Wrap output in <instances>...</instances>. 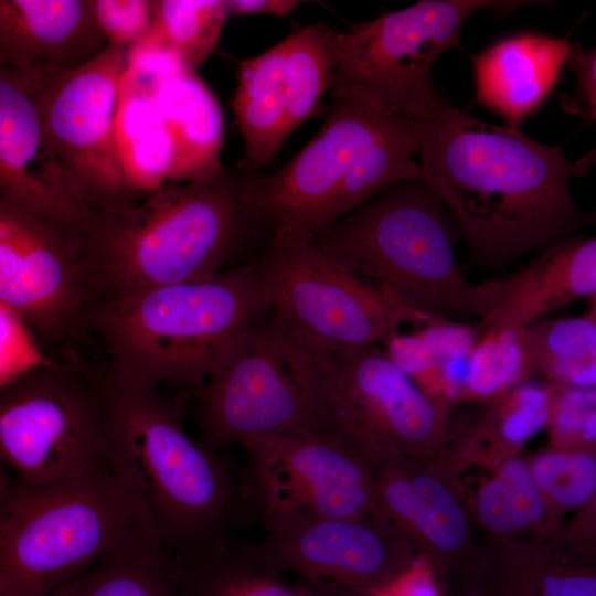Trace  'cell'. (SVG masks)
<instances>
[{"instance_id":"6da1fadb","label":"cell","mask_w":596,"mask_h":596,"mask_svg":"<svg viewBox=\"0 0 596 596\" xmlns=\"http://www.w3.org/2000/svg\"><path fill=\"white\" fill-rule=\"evenodd\" d=\"M421 180L434 192L477 267H499L592 221L571 195L570 179L595 155L576 161L519 128L472 117L448 100L422 124Z\"/></svg>"},{"instance_id":"7a4b0ae2","label":"cell","mask_w":596,"mask_h":596,"mask_svg":"<svg viewBox=\"0 0 596 596\" xmlns=\"http://www.w3.org/2000/svg\"><path fill=\"white\" fill-rule=\"evenodd\" d=\"M246 172L222 167L87 212L77 249L97 302L211 280L265 232L245 196Z\"/></svg>"},{"instance_id":"3957f363","label":"cell","mask_w":596,"mask_h":596,"mask_svg":"<svg viewBox=\"0 0 596 596\" xmlns=\"http://www.w3.org/2000/svg\"><path fill=\"white\" fill-rule=\"evenodd\" d=\"M320 130L281 169L246 172V201L270 243L309 241L386 189L421 179L422 124L364 91L329 88Z\"/></svg>"},{"instance_id":"277c9868","label":"cell","mask_w":596,"mask_h":596,"mask_svg":"<svg viewBox=\"0 0 596 596\" xmlns=\"http://www.w3.org/2000/svg\"><path fill=\"white\" fill-rule=\"evenodd\" d=\"M103 390L107 466L141 505L169 551L227 534L236 491L219 454L185 430L158 386L106 369Z\"/></svg>"},{"instance_id":"5b68a950","label":"cell","mask_w":596,"mask_h":596,"mask_svg":"<svg viewBox=\"0 0 596 596\" xmlns=\"http://www.w3.org/2000/svg\"><path fill=\"white\" fill-rule=\"evenodd\" d=\"M269 310L253 262L211 280L98 301L91 334L104 348L108 371L158 387L194 386L226 345Z\"/></svg>"},{"instance_id":"8992f818","label":"cell","mask_w":596,"mask_h":596,"mask_svg":"<svg viewBox=\"0 0 596 596\" xmlns=\"http://www.w3.org/2000/svg\"><path fill=\"white\" fill-rule=\"evenodd\" d=\"M450 214L421 180L397 183L309 241L337 267L390 289L404 304L465 322L488 311L485 283L464 274Z\"/></svg>"},{"instance_id":"52a82bcc","label":"cell","mask_w":596,"mask_h":596,"mask_svg":"<svg viewBox=\"0 0 596 596\" xmlns=\"http://www.w3.org/2000/svg\"><path fill=\"white\" fill-rule=\"evenodd\" d=\"M152 534L145 510L108 467L40 487L17 485L0 525V593L50 596Z\"/></svg>"},{"instance_id":"ba28073f","label":"cell","mask_w":596,"mask_h":596,"mask_svg":"<svg viewBox=\"0 0 596 596\" xmlns=\"http://www.w3.org/2000/svg\"><path fill=\"white\" fill-rule=\"evenodd\" d=\"M328 355L274 313L238 333L202 384L198 424L213 453L266 435L322 436Z\"/></svg>"},{"instance_id":"9c48e42d","label":"cell","mask_w":596,"mask_h":596,"mask_svg":"<svg viewBox=\"0 0 596 596\" xmlns=\"http://www.w3.org/2000/svg\"><path fill=\"white\" fill-rule=\"evenodd\" d=\"M0 461L22 487L108 467L100 374L51 358L0 386Z\"/></svg>"},{"instance_id":"30bf717a","label":"cell","mask_w":596,"mask_h":596,"mask_svg":"<svg viewBox=\"0 0 596 596\" xmlns=\"http://www.w3.org/2000/svg\"><path fill=\"white\" fill-rule=\"evenodd\" d=\"M530 1L422 0L374 20L336 32L330 87H356L421 124L447 100L434 86L432 70L449 49L460 47V31L480 10L501 15Z\"/></svg>"},{"instance_id":"8fae6325","label":"cell","mask_w":596,"mask_h":596,"mask_svg":"<svg viewBox=\"0 0 596 596\" xmlns=\"http://www.w3.org/2000/svg\"><path fill=\"white\" fill-rule=\"evenodd\" d=\"M322 436L369 466L438 440V406L386 355L379 343L328 355L320 400Z\"/></svg>"},{"instance_id":"7c38bea8","label":"cell","mask_w":596,"mask_h":596,"mask_svg":"<svg viewBox=\"0 0 596 596\" xmlns=\"http://www.w3.org/2000/svg\"><path fill=\"white\" fill-rule=\"evenodd\" d=\"M0 302L24 320L47 354L91 336L97 304L74 232L3 196Z\"/></svg>"},{"instance_id":"4fadbf2b","label":"cell","mask_w":596,"mask_h":596,"mask_svg":"<svg viewBox=\"0 0 596 596\" xmlns=\"http://www.w3.org/2000/svg\"><path fill=\"white\" fill-rule=\"evenodd\" d=\"M127 52L108 44L34 94L55 158L85 215L131 196L116 138Z\"/></svg>"},{"instance_id":"5bb4252c","label":"cell","mask_w":596,"mask_h":596,"mask_svg":"<svg viewBox=\"0 0 596 596\" xmlns=\"http://www.w3.org/2000/svg\"><path fill=\"white\" fill-rule=\"evenodd\" d=\"M254 264L273 313L322 353L380 343L387 329L380 286L331 264L310 241L270 243Z\"/></svg>"},{"instance_id":"9a60e30c","label":"cell","mask_w":596,"mask_h":596,"mask_svg":"<svg viewBox=\"0 0 596 596\" xmlns=\"http://www.w3.org/2000/svg\"><path fill=\"white\" fill-rule=\"evenodd\" d=\"M265 536L244 543L266 570L347 596H369L398 583L406 552L382 518L285 515L264 521Z\"/></svg>"},{"instance_id":"2e32d148","label":"cell","mask_w":596,"mask_h":596,"mask_svg":"<svg viewBox=\"0 0 596 596\" xmlns=\"http://www.w3.org/2000/svg\"><path fill=\"white\" fill-rule=\"evenodd\" d=\"M240 444L248 457V492L263 522L296 514L384 519L370 466L340 443L266 434Z\"/></svg>"},{"instance_id":"e0dca14e","label":"cell","mask_w":596,"mask_h":596,"mask_svg":"<svg viewBox=\"0 0 596 596\" xmlns=\"http://www.w3.org/2000/svg\"><path fill=\"white\" fill-rule=\"evenodd\" d=\"M107 45L89 0H0V68L35 92Z\"/></svg>"},{"instance_id":"ac0fdd59","label":"cell","mask_w":596,"mask_h":596,"mask_svg":"<svg viewBox=\"0 0 596 596\" xmlns=\"http://www.w3.org/2000/svg\"><path fill=\"white\" fill-rule=\"evenodd\" d=\"M35 93L0 68V196L74 232L84 213L50 145Z\"/></svg>"},{"instance_id":"d6986e66","label":"cell","mask_w":596,"mask_h":596,"mask_svg":"<svg viewBox=\"0 0 596 596\" xmlns=\"http://www.w3.org/2000/svg\"><path fill=\"white\" fill-rule=\"evenodd\" d=\"M488 311L478 328L522 329L596 295V240L570 236L544 246L519 270L485 280Z\"/></svg>"},{"instance_id":"ffe728a7","label":"cell","mask_w":596,"mask_h":596,"mask_svg":"<svg viewBox=\"0 0 596 596\" xmlns=\"http://www.w3.org/2000/svg\"><path fill=\"white\" fill-rule=\"evenodd\" d=\"M573 45L567 38L535 33L497 42L473 57L476 100L519 128L557 82Z\"/></svg>"},{"instance_id":"44dd1931","label":"cell","mask_w":596,"mask_h":596,"mask_svg":"<svg viewBox=\"0 0 596 596\" xmlns=\"http://www.w3.org/2000/svg\"><path fill=\"white\" fill-rule=\"evenodd\" d=\"M145 87L173 140L172 182L199 179L222 168V109L196 73L179 70Z\"/></svg>"},{"instance_id":"7402d4cb","label":"cell","mask_w":596,"mask_h":596,"mask_svg":"<svg viewBox=\"0 0 596 596\" xmlns=\"http://www.w3.org/2000/svg\"><path fill=\"white\" fill-rule=\"evenodd\" d=\"M169 555L182 596H345L302 578L286 581L227 534Z\"/></svg>"},{"instance_id":"603a6c76","label":"cell","mask_w":596,"mask_h":596,"mask_svg":"<svg viewBox=\"0 0 596 596\" xmlns=\"http://www.w3.org/2000/svg\"><path fill=\"white\" fill-rule=\"evenodd\" d=\"M244 151L236 168L258 172L291 135L288 125L283 42L240 63L232 100Z\"/></svg>"},{"instance_id":"cb8c5ba5","label":"cell","mask_w":596,"mask_h":596,"mask_svg":"<svg viewBox=\"0 0 596 596\" xmlns=\"http://www.w3.org/2000/svg\"><path fill=\"white\" fill-rule=\"evenodd\" d=\"M116 138L130 195L172 182L174 145L150 92L124 73Z\"/></svg>"},{"instance_id":"d4e9b609","label":"cell","mask_w":596,"mask_h":596,"mask_svg":"<svg viewBox=\"0 0 596 596\" xmlns=\"http://www.w3.org/2000/svg\"><path fill=\"white\" fill-rule=\"evenodd\" d=\"M380 466L375 486L386 522L414 528L444 552L460 549L467 539V523L450 491L433 477L407 476L397 458Z\"/></svg>"},{"instance_id":"484cf974","label":"cell","mask_w":596,"mask_h":596,"mask_svg":"<svg viewBox=\"0 0 596 596\" xmlns=\"http://www.w3.org/2000/svg\"><path fill=\"white\" fill-rule=\"evenodd\" d=\"M50 596H182L169 551L146 535L105 556Z\"/></svg>"},{"instance_id":"4316f807","label":"cell","mask_w":596,"mask_h":596,"mask_svg":"<svg viewBox=\"0 0 596 596\" xmlns=\"http://www.w3.org/2000/svg\"><path fill=\"white\" fill-rule=\"evenodd\" d=\"M523 332L532 372L558 385L595 387V305L583 316L543 318Z\"/></svg>"},{"instance_id":"83f0119b","label":"cell","mask_w":596,"mask_h":596,"mask_svg":"<svg viewBox=\"0 0 596 596\" xmlns=\"http://www.w3.org/2000/svg\"><path fill=\"white\" fill-rule=\"evenodd\" d=\"M228 17L225 0H156L150 29L132 47L170 52L195 72L216 49Z\"/></svg>"},{"instance_id":"f1b7e54d","label":"cell","mask_w":596,"mask_h":596,"mask_svg":"<svg viewBox=\"0 0 596 596\" xmlns=\"http://www.w3.org/2000/svg\"><path fill=\"white\" fill-rule=\"evenodd\" d=\"M336 32L320 22L295 31L281 41L290 132L320 109L333 73Z\"/></svg>"},{"instance_id":"f546056e","label":"cell","mask_w":596,"mask_h":596,"mask_svg":"<svg viewBox=\"0 0 596 596\" xmlns=\"http://www.w3.org/2000/svg\"><path fill=\"white\" fill-rule=\"evenodd\" d=\"M477 507L483 525L494 532L525 528L545 510L541 490L520 459L502 465L496 478L480 490Z\"/></svg>"},{"instance_id":"4dcf8cb0","label":"cell","mask_w":596,"mask_h":596,"mask_svg":"<svg viewBox=\"0 0 596 596\" xmlns=\"http://www.w3.org/2000/svg\"><path fill=\"white\" fill-rule=\"evenodd\" d=\"M531 373L523 328L483 330L470 352L462 393L475 397L492 396Z\"/></svg>"},{"instance_id":"1f68e13d","label":"cell","mask_w":596,"mask_h":596,"mask_svg":"<svg viewBox=\"0 0 596 596\" xmlns=\"http://www.w3.org/2000/svg\"><path fill=\"white\" fill-rule=\"evenodd\" d=\"M549 391L520 384L478 426L481 436L520 445L538 434L549 418Z\"/></svg>"},{"instance_id":"d6a6232c","label":"cell","mask_w":596,"mask_h":596,"mask_svg":"<svg viewBox=\"0 0 596 596\" xmlns=\"http://www.w3.org/2000/svg\"><path fill=\"white\" fill-rule=\"evenodd\" d=\"M531 472L540 490L566 507L586 503L595 491L596 462L586 453L543 454Z\"/></svg>"},{"instance_id":"836d02e7","label":"cell","mask_w":596,"mask_h":596,"mask_svg":"<svg viewBox=\"0 0 596 596\" xmlns=\"http://www.w3.org/2000/svg\"><path fill=\"white\" fill-rule=\"evenodd\" d=\"M549 418L555 440L594 443L596 439L595 387L560 385L549 392Z\"/></svg>"},{"instance_id":"e575fe53","label":"cell","mask_w":596,"mask_h":596,"mask_svg":"<svg viewBox=\"0 0 596 596\" xmlns=\"http://www.w3.org/2000/svg\"><path fill=\"white\" fill-rule=\"evenodd\" d=\"M50 359L24 320L0 302V386Z\"/></svg>"},{"instance_id":"d590c367","label":"cell","mask_w":596,"mask_h":596,"mask_svg":"<svg viewBox=\"0 0 596 596\" xmlns=\"http://www.w3.org/2000/svg\"><path fill=\"white\" fill-rule=\"evenodd\" d=\"M93 17L108 44L130 49L148 33L152 0H89Z\"/></svg>"},{"instance_id":"8d00e7d4","label":"cell","mask_w":596,"mask_h":596,"mask_svg":"<svg viewBox=\"0 0 596 596\" xmlns=\"http://www.w3.org/2000/svg\"><path fill=\"white\" fill-rule=\"evenodd\" d=\"M512 596H596V577L585 573L533 570L515 579Z\"/></svg>"},{"instance_id":"74e56055","label":"cell","mask_w":596,"mask_h":596,"mask_svg":"<svg viewBox=\"0 0 596 596\" xmlns=\"http://www.w3.org/2000/svg\"><path fill=\"white\" fill-rule=\"evenodd\" d=\"M566 65L575 74L574 94L564 95L561 99L563 108L583 118H596V51H584L578 44L567 58Z\"/></svg>"},{"instance_id":"f35d334b","label":"cell","mask_w":596,"mask_h":596,"mask_svg":"<svg viewBox=\"0 0 596 596\" xmlns=\"http://www.w3.org/2000/svg\"><path fill=\"white\" fill-rule=\"evenodd\" d=\"M228 15L269 14L285 17L301 1L297 0H225Z\"/></svg>"},{"instance_id":"ab89813d","label":"cell","mask_w":596,"mask_h":596,"mask_svg":"<svg viewBox=\"0 0 596 596\" xmlns=\"http://www.w3.org/2000/svg\"><path fill=\"white\" fill-rule=\"evenodd\" d=\"M17 483L11 473L0 461V525L14 493Z\"/></svg>"},{"instance_id":"60d3db41","label":"cell","mask_w":596,"mask_h":596,"mask_svg":"<svg viewBox=\"0 0 596 596\" xmlns=\"http://www.w3.org/2000/svg\"><path fill=\"white\" fill-rule=\"evenodd\" d=\"M402 596H437L434 585L425 578H416Z\"/></svg>"},{"instance_id":"b9f144b4","label":"cell","mask_w":596,"mask_h":596,"mask_svg":"<svg viewBox=\"0 0 596 596\" xmlns=\"http://www.w3.org/2000/svg\"><path fill=\"white\" fill-rule=\"evenodd\" d=\"M0 596H6V595H3L2 593H0Z\"/></svg>"}]
</instances>
